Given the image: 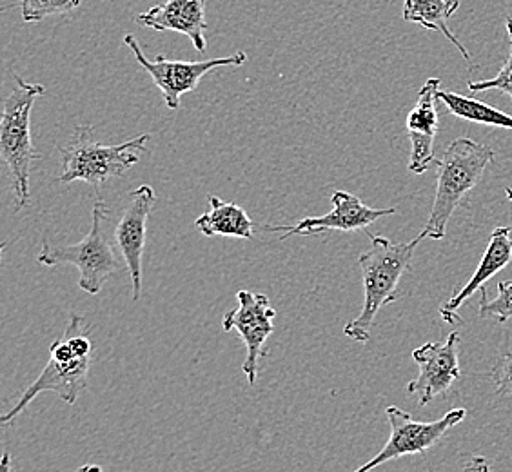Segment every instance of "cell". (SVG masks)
<instances>
[{
    "label": "cell",
    "instance_id": "obj_17",
    "mask_svg": "<svg viewBox=\"0 0 512 472\" xmlns=\"http://www.w3.org/2000/svg\"><path fill=\"white\" fill-rule=\"evenodd\" d=\"M458 8L460 0H404V20L420 24L425 30L440 31L462 53L463 59L471 60L469 51L465 50V46L447 26Z\"/></svg>",
    "mask_w": 512,
    "mask_h": 472
},
{
    "label": "cell",
    "instance_id": "obj_23",
    "mask_svg": "<svg viewBox=\"0 0 512 472\" xmlns=\"http://www.w3.org/2000/svg\"><path fill=\"white\" fill-rule=\"evenodd\" d=\"M10 467V453H4V462H2V471H6Z\"/></svg>",
    "mask_w": 512,
    "mask_h": 472
},
{
    "label": "cell",
    "instance_id": "obj_7",
    "mask_svg": "<svg viewBox=\"0 0 512 472\" xmlns=\"http://www.w3.org/2000/svg\"><path fill=\"white\" fill-rule=\"evenodd\" d=\"M124 44L133 51L135 59L142 69L149 73L153 84L162 91V97L169 109L180 108V99L189 91H195L200 80L206 77L209 71L222 68V66H244L247 55L244 51H237L231 57L224 59L198 60V62H186V60H169L164 55H158L157 59L149 60L142 48L138 46L133 35L124 37Z\"/></svg>",
    "mask_w": 512,
    "mask_h": 472
},
{
    "label": "cell",
    "instance_id": "obj_18",
    "mask_svg": "<svg viewBox=\"0 0 512 472\" xmlns=\"http://www.w3.org/2000/svg\"><path fill=\"white\" fill-rule=\"evenodd\" d=\"M438 100L444 102L449 115H453V117L476 122L482 126H493V128L511 129L512 131L511 115L485 104L482 100L463 97L460 93L444 91V89L438 91Z\"/></svg>",
    "mask_w": 512,
    "mask_h": 472
},
{
    "label": "cell",
    "instance_id": "obj_16",
    "mask_svg": "<svg viewBox=\"0 0 512 472\" xmlns=\"http://www.w3.org/2000/svg\"><path fill=\"white\" fill-rule=\"evenodd\" d=\"M204 236H235L242 240H253L255 224L242 207L226 202L217 195H209V211L195 222Z\"/></svg>",
    "mask_w": 512,
    "mask_h": 472
},
{
    "label": "cell",
    "instance_id": "obj_6",
    "mask_svg": "<svg viewBox=\"0 0 512 472\" xmlns=\"http://www.w3.org/2000/svg\"><path fill=\"white\" fill-rule=\"evenodd\" d=\"M109 207L102 197L95 198L91 211V229L79 244L53 246L48 238L42 240L39 262L42 266L57 267L64 264L79 269V287L88 295H99L111 276L119 273L120 262L106 235Z\"/></svg>",
    "mask_w": 512,
    "mask_h": 472
},
{
    "label": "cell",
    "instance_id": "obj_11",
    "mask_svg": "<svg viewBox=\"0 0 512 472\" xmlns=\"http://www.w3.org/2000/svg\"><path fill=\"white\" fill-rule=\"evenodd\" d=\"M331 202H333V209L322 217L302 218L300 222H296L295 226H266L264 229L267 233H276V231L284 233L280 240H289V236L295 235H325L329 231L351 233V231L367 229L371 224H375L378 218L391 217L396 213V207L375 209V207L365 206L360 198L347 191H335Z\"/></svg>",
    "mask_w": 512,
    "mask_h": 472
},
{
    "label": "cell",
    "instance_id": "obj_5",
    "mask_svg": "<svg viewBox=\"0 0 512 472\" xmlns=\"http://www.w3.org/2000/svg\"><path fill=\"white\" fill-rule=\"evenodd\" d=\"M149 135L126 140L117 146H104L95 140L93 126H77L68 144L59 149L62 175L59 182H86L100 187L111 178H119L140 162V153H146Z\"/></svg>",
    "mask_w": 512,
    "mask_h": 472
},
{
    "label": "cell",
    "instance_id": "obj_1",
    "mask_svg": "<svg viewBox=\"0 0 512 472\" xmlns=\"http://www.w3.org/2000/svg\"><path fill=\"white\" fill-rule=\"evenodd\" d=\"M422 240L418 235L413 242H393L385 236L371 235V247L358 258L364 282V307L355 320L345 324L347 338L360 344L371 340L378 311L400 296L398 284L411 269L414 251Z\"/></svg>",
    "mask_w": 512,
    "mask_h": 472
},
{
    "label": "cell",
    "instance_id": "obj_21",
    "mask_svg": "<svg viewBox=\"0 0 512 472\" xmlns=\"http://www.w3.org/2000/svg\"><path fill=\"white\" fill-rule=\"evenodd\" d=\"M507 35H509L511 50H509V57H507V62L503 64V68L500 69V73L494 79L469 82V91L480 93V91L498 89V91H503L505 95H509L512 99V15L507 17Z\"/></svg>",
    "mask_w": 512,
    "mask_h": 472
},
{
    "label": "cell",
    "instance_id": "obj_4",
    "mask_svg": "<svg viewBox=\"0 0 512 472\" xmlns=\"http://www.w3.org/2000/svg\"><path fill=\"white\" fill-rule=\"evenodd\" d=\"M17 86L4 102L0 120V157L10 169L15 207L30 206V175L33 164L42 160L31 140V111L35 100L46 93L42 84H30L15 75Z\"/></svg>",
    "mask_w": 512,
    "mask_h": 472
},
{
    "label": "cell",
    "instance_id": "obj_14",
    "mask_svg": "<svg viewBox=\"0 0 512 472\" xmlns=\"http://www.w3.org/2000/svg\"><path fill=\"white\" fill-rule=\"evenodd\" d=\"M137 22L151 30L182 33L195 50L206 51V0H168L140 13Z\"/></svg>",
    "mask_w": 512,
    "mask_h": 472
},
{
    "label": "cell",
    "instance_id": "obj_19",
    "mask_svg": "<svg viewBox=\"0 0 512 472\" xmlns=\"http://www.w3.org/2000/svg\"><path fill=\"white\" fill-rule=\"evenodd\" d=\"M478 313L482 318H493L498 324L509 322L512 318V280L500 282L498 296L494 300L487 298V291L483 287Z\"/></svg>",
    "mask_w": 512,
    "mask_h": 472
},
{
    "label": "cell",
    "instance_id": "obj_24",
    "mask_svg": "<svg viewBox=\"0 0 512 472\" xmlns=\"http://www.w3.org/2000/svg\"><path fill=\"white\" fill-rule=\"evenodd\" d=\"M505 195H507V198L512 202V187H505Z\"/></svg>",
    "mask_w": 512,
    "mask_h": 472
},
{
    "label": "cell",
    "instance_id": "obj_9",
    "mask_svg": "<svg viewBox=\"0 0 512 472\" xmlns=\"http://www.w3.org/2000/svg\"><path fill=\"white\" fill-rule=\"evenodd\" d=\"M238 309L229 311L222 327L224 331H237L242 342L246 345V362L242 365V371L247 376L249 384L255 385L258 378V362L260 356H266L264 349L267 338L275 331L276 311L269 304V298L262 293L251 291H238Z\"/></svg>",
    "mask_w": 512,
    "mask_h": 472
},
{
    "label": "cell",
    "instance_id": "obj_20",
    "mask_svg": "<svg viewBox=\"0 0 512 472\" xmlns=\"http://www.w3.org/2000/svg\"><path fill=\"white\" fill-rule=\"evenodd\" d=\"M82 0H20L24 22H40L51 15H64L77 10Z\"/></svg>",
    "mask_w": 512,
    "mask_h": 472
},
{
    "label": "cell",
    "instance_id": "obj_8",
    "mask_svg": "<svg viewBox=\"0 0 512 472\" xmlns=\"http://www.w3.org/2000/svg\"><path fill=\"white\" fill-rule=\"evenodd\" d=\"M391 436L385 443L384 449L371 458L369 462L358 467V472L373 471L376 467L384 465L385 462L398 460L409 454H425L436 443L444 438L449 429H454L458 423H462L467 416L465 409H453L444 414L436 422H416L413 416L402 411L400 407L391 405L385 409Z\"/></svg>",
    "mask_w": 512,
    "mask_h": 472
},
{
    "label": "cell",
    "instance_id": "obj_3",
    "mask_svg": "<svg viewBox=\"0 0 512 472\" xmlns=\"http://www.w3.org/2000/svg\"><path fill=\"white\" fill-rule=\"evenodd\" d=\"M494 157L493 149L474 142L473 138H456L447 146L444 157L436 162V193L431 215L420 233L422 238L444 240L454 211L465 204V198L480 184L485 169L493 164Z\"/></svg>",
    "mask_w": 512,
    "mask_h": 472
},
{
    "label": "cell",
    "instance_id": "obj_15",
    "mask_svg": "<svg viewBox=\"0 0 512 472\" xmlns=\"http://www.w3.org/2000/svg\"><path fill=\"white\" fill-rule=\"evenodd\" d=\"M512 260V238L511 227L500 226L494 229L489 236V244L483 253L480 264L476 267L474 275L465 286L456 293V295L440 307V315L444 322L449 325H462V316L458 315V309L462 307L471 296L485 287V284L498 275L503 267L507 266Z\"/></svg>",
    "mask_w": 512,
    "mask_h": 472
},
{
    "label": "cell",
    "instance_id": "obj_12",
    "mask_svg": "<svg viewBox=\"0 0 512 472\" xmlns=\"http://www.w3.org/2000/svg\"><path fill=\"white\" fill-rule=\"evenodd\" d=\"M155 204H157L155 189L148 184L138 186L135 191H131L128 207L115 229L120 253L131 275L133 300L142 298V258H144V247H146L149 213L153 211Z\"/></svg>",
    "mask_w": 512,
    "mask_h": 472
},
{
    "label": "cell",
    "instance_id": "obj_13",
    "mask_svg": "<svg viewBox=\"0 0 512 472\" xmlns=\"http://www.w3.org/2000/svg\"><path fill=\"white\" fill-rule=\"evenodd\" d=\"M440 91V79H429L425 82L418 100L407 115V135L411 140V158H409V169L414 175H422L434 162V138L438 133V100Z\"/></svg>",
    "mask_w": 512,
    "mask_h": 472
},
{
    "label": "cell",
    "instance_id": "obj_2",
    "mask_svg": "<svg viewBox=\"0 0 512 472\" xmlns=\"http://www.w3.org/2000/svg\"><path fill=\"white\" fill-rule=\"evenodd\" d=\"M91 327L82 316L73 313L64 335L50 347V362L39 378L20 394L13 409L0 416V423L8 425L19 416L40 393L59 394L68 405L77 404L80 394L88 389L89 367H91Z\"/></svg>",
    "mask_w": 512,
    "mask_h": 472
},
{
    "label": "cell",
    "instance_id": "obj_22",
    "mask_svg": "<svg viewBox=\"0 0 512 472\" xmlns=\"http://www.w3.org/2000/svg\"><path fill=\"white\" fill-rule=\"evenodd\" d=\"M491 380L496 385V394L502 398H512V353L498 356L491 369Z\"/></svg>",
    "mask_w": 512,
    "mask_h": 472
},
{
    "label": "cell",
    "instance_id": "obj_10",
    "mask_svg": "<svg viewBox=\"0 0 512 472\" xmlns=\"http://www.w3.org/2000/svg\"><path fill=\"white\" fill-rule=\"evenodd\" d=\"M460 344L462 336L453 331L444 344L429 342L413 351V360L420 367V373L407 384V393L418 396V405L431 404L436 396L445 394L460 373Z\"/></svg>",
    "mask_w": 512,
    "mask_h": 472
}]
</instances>
